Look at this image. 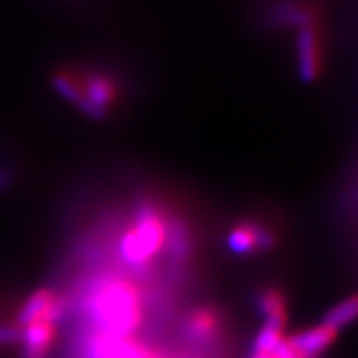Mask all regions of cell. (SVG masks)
Listing matches in <instances>:
<instances>
[{"label":"cell","instance_id":"1","mask_svg":"<svg viewBox=\"0 0 358 358\" xmlns=\"http://www.w3.org/2000/svg\"><path fill=\"white\" fill-rule=\"evenodd\" d=\"M90 315L100 334L129 337L143 319L140 290L127 279H106L90 295Z\"/></svg>","mask_w":358,"mask_h":358},{"label":"cell","instance_id":"2","mask_svg":"<svg viewBox=\"0 0 358 358\" xmlns=\"http://www.w3.org/2000/svg\"><path fill=\"white\" fill-rule=\"evenodd\" d=\"M168 239V226L163 213L155 204L145 203L136 209L133 226L124 232L120 252L129 266L141 267L159 252Z\"/></svg>","mask_w":358,"mask_h":358},{"label":"cell","instance_id":"3","mask_svg":"<svg viewBox=\"0 0 358 358\" xmlns=\"http://www.w3.org/2000/svg\"><path fill=\"white\" fill-rule=\"evenodd\" d=\"M65 302L64 299L58 297V295L50 289H38L34 294H30V297L27 299L24 306H22L19 317H17V324L22 327L34 324L37 320H52L55 322L60 319L62 313H64Z\"/></svg>","mask_w":358,"mask_h":358},{"label":"cell","instance_id":"4","mask_svg":"<svg viewBox=\"0 0 358 358\" xmlns=\"http://www.w3.org/2000/svg\"><path fill=\"white\" fill-rule=\"evenodd\" d=\"M88 358H159L129 337L96 334L90 342Z\"/></svg>","mask_w":358,"mask_h":358},{"label":"cell","instance_id":"5","mask_svg":"<svg viewBox=\"0 0 358 358\" xmlns=\"http://www.w3.org/2000/svg\"><path fill=\"white\" fill-rule=\"evenodd\" d=\"M57 335V324L52 320H37L20 329L22 358H47Z\"/></svg>","mask_w":358,"mask_h":358},{"label":"cell","instance_id":"6","mask_svg":"<svg viewBox=\"0 0 358 358\" xmlns=\"http://www.w3.org/2000/svg\"><path fill=\"white\" fill-rule=\"evenodd\" d=\"M320 35L319 29L315 24H308L301 27L297 38V60H299V70L303 80L312 82L319 77L320 73Z\"/></svg>","mask_w":358,"mask_h":358},{"label":"cell","instance_id":"7","mask_svg":"<svg viewBox=\"0 0 358 358\" xmlns=\"http://www.w3.org/2000/svg\"><path fill=\"white\" fill-rule=\"evenodd\" d=\"M335 338L337 330L322 324L287 337V342L295 358H317L332 345Z\"/></svg>","mask_w":358,"mask_h":358},{"label":"cell","instance_id":"8","mask_svg":"<svg viewBox=\"0 0 358 358\" xmlns=\"http://www.w3.org/2000/svg\"><path fill=\"white\" fill-rule=\"evenodd\" d=\"M219 329L217 313L209 307L194 310L186 320V332L194 340H209Z\"/></svg>","mask_w":358,"mask_h":358},{"label":"cell","instance_id":"9","mask_svg":"<svg viewBox=\"0 0 358 358\" xmlns=\"http://www.w3.org/2000/svg\"><path fill=\"white\" fill-rule=\"evenodd\" d=\"M227 248L236 254H250L259 249V224H239L227 236Z\"/></svg>","mask_w":358,"mask_h":358},{"label":"cell","instance_id":"10","mask_svg":"<svg viewBox=\"0 0 358 358\" xmlns=\"http://www.w3.org/2000/svg\"><path fill=\"white\" fill-rule=\"evenodd\" d=\"M287 303L284 295L277 289H266L257 297V307L266 320L287 324Z\"/></svg>","mask_w":358,"mask_h":358},{"label":"cell","instance_id":"11","mask_svg":"<svg viewBox=\"0 0 358 358\" xmlns=\"http://www.w3.org/2000/svg\"><path fill=\"white\" fill-rule=\"evenodd\" d=\"M284 329L285 324L282 322H272L266 320V324L262 325V329L259 330V334L254 338V353H268L272 355L277 345L284 338Z\"/></svg>","mask_w":358,"mask_h":358},{"label":"cell","instance_id":"12","mask_svg":"<svg viewBox=\"0 0 358 358\" xmlns=\"http://www.w3.org/2000/svg\"><path fill=\"white\" fill-rule=\"evenodd\" d=\"M358 317V297L347 299V301L340 302L338 306H335L332 310L325 315L324 324L332 327L338 332L342 327L352 324Z\"/></svg>","mask_w":358,"mask_h":358},{"label":"cell","instance_id":"13","mask_svg":"<svg viewBox=\"0 0 358 358\" xmlns=\"http://www.w3.org/2000/svg\"><path fill=\"white\" fill-rule=\"evenodd\" d=\"M250 358H274L272 355H268V353H254Z\"/></svg>","mask_w":358,"mask_h":358}]
</instances>
